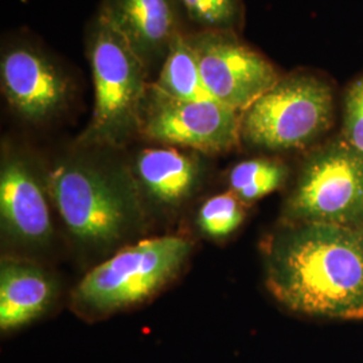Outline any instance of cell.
Instances as JSON below:
<instances>
[{
  "mask_svg": "<svg viewBox=\"0 0 363 363\" xmlns=\"http://www.w3.org/2000/svg\"><path fill=\"white\" fill-rule=\"evenodd\" d=\"M267 286L291 311L363 319V229L292 225L269 247Z\"/></svg>",
  "mask_w": 363,
  "mask_h": 363,
  "instance_id": "6da1fadb",
  "label": "cell"
},
{
  "mask_svg": "<svg viewBox=\"0 0 363 363\" xmlns=\"http://www.w3.org/2000/svg\"><path fill=\"white\" fill-rule=\"evenodd\" d=\"M334 115L333 86L318 76L296 73L280 78L244 111L241 136L271 151L301 150L331 128Z\"/></svg>",
  "mask_w": 363,
  "mask_h": 363,
  "instance_id": "7a4b0ae2",
  "label": "cell"
},
{
  "mask_svg": "<svg viewBox=\"0 0 363 363\" xmlns=\"http://www.w3.org/2000/svg\"><path fill=\"white\" fill-rule=\"evenodd\" d=\"M286 220L363 229V154L342 138L315 150L289 196Z\"/></svg>",
  "mask_w": 363,
  "mask_h": 363,
  "instance_id": "3957f363",
  "label": "cell"
},
{
  "mask_svg": "<svg viewBox=\"0 0 363 363\" xmlns=\"http://www.w3.org/2000/svg\"><path fill=\"white\" fill-rule=\"evenodd\" d=\"M189 252L190 242L177 235L138 242L91 269L79 283L76 298L94 311L136 304L169 281Z\"/></svg>",
  "mask_w": 363,
  "mask_h": 363,
  "instance_id": "277c9868",
  "label": "cell"
},
{
  "mask_svg": "<svg viewBox=\"0 0 363 363\" xmlns=\"http://www.w3.org/2000/svg\"><path fill=\"white\" fill-rule=\"evenodd\" d=\"M94 112L88 138L116 140L139 116L144 93V60L101 15L91 46Z\"/></svg>",
  "mask_w": 363,
  "mask_h": 363,
  "instance_id": "5b68a950",
  "label": "cell"
},
{
  "mask_svg": "<svg viewBox=\"0 0 363 363\" xmlns=\"http://www.w3.org/2000/svg\"><path fill=\"white\" fill-rule=\"evenodd\" d=\"M49 187L66 226L79 240L106 242L123 233L130 205L103 174L85 166L64 164L50 174Z\"/></svg>",
  "mask_w": 363,
  "mask_h": 363,
  "instance_id": "8992f818",
  "label": "cell"
},
{
  "mask_svg": "<svg viewBox=\"0 0 363 363\" xmlns=\"http://www.w3.org/2000/svg\"><path fill=\"white\" fill-rule=\"evenodd\" d=\"M202 81L213 100L235 111H247L280 79L274 66L226 33L190 39Z\"/></svg>",
  "mask_w": 363,
  "mask_h": 363,
  "instance_id": "52a82bcc",
  "label": "cell"
},
{
  "mask_svg": "<svg viewBox=\"0 0 363 363\" xmlns=\"http://www.w3.org/2000/svg\"><path fill=\"white\" fill-rule=\"evenodd\" d=\"M144 132L159 142L205 152H223L238 143L241 117L238 111L216 100H178L155 88Z\"/></svg>",
  "mask_w": 363,
  "mask_h": 363,
  "instance_id": "ba28073f",
  "label": "cell"
},
{
  "mask_svg": "<svg viewBox=\"0 0 363 363\" xmlns=\"http://www.w3.org/2000/svg\"><path fill=\"white\" fill-rule=\"evenodd\" d=\"M1 85L10 104L33 120L50 115L65 100L62 74L30 49H13L3 57Z\"/></svg>",
  "mask_w": 363,
  "mask_h": 363,
  "instance_id": "9c48e42d",
  "label": "cell"
},
{
  "mask_svg": "<svg viewBox=\"0 0 363 363\" xmlns=\"http://www.w3.org/2000/svg\"><path fill=\"white\" fill-rule=\"evenodd\" d=\"M0 211L13 235L34 244L50 238L52 220L45 194L26 166L18 160L7 162L1 169Z\"/></svg>",
  "mask_w": 363,
  "mask_h": 363,
  "instance_id": "30bf717a",
  "label": "cell"
},
{
  "mask_svg": "<svg viewBox=\"0 0 363 363\" xmlns=\"http://www.w3.org/2000/svg\"><path fill=\"white\" fill-rule=\"evenodd\" d=\"M103 13L144 61L175 37L169 0H112Z\"/></svg>",
  "mask_w": 363,
  "mask_h": 363,
  "instance_id": "8fae6325",
  "label": "cell"
},
{
  "mask_svg": "<svg viewBox=\"0 0 363 363\" xmlns=\"http://www.w3.org/2000/svg\"><path fill=\"white\" fill-rule=\"evenodd\" d=\"M54 288L38 268L7 262L0 272V327L19 328L37 319L52 303Z\"/></svg>",
  "mask_w": 363,
  "mask_h": 363,
  "instance_id": "7c38bea8",
  "label": "cell"
},
{
  "mask_svg": "<svg viewBox=\"0 0 363 363\" xmlns=\"http://www.w3.org/2000/svg\"><path fill=\"white\" fill-rule=\"evenodd\" d=\"M138 174L159 201L178 203L193 191L198 167L191 157L177 150L152 148L139 156Z\"/></svg>",
  "mask_w": 363,
  "mask_h": 363,
  "instance_id": "4fadbf2b",
  "label": "cell"
},
{
  "mask_svg": "<svg viewBox=\"0 0 363 363\" xmlns=\"http://www.w3.org/2000/svg\"><path fill=\"white\" fill-rule=\"evenodd\" d=\"M155 88L178 100H213L202 81L198 58L190 39L175 34L169 43V55Z\"/></svg>",
  "mask_w": 363,
  "mask_h": 363,
  "instance_id": "5bb4252c",
  "label": "cell"
},
{
  "mask_svg": "<svg viewBox=\"0 0 363 363\" xmlns=\"http://www.w3.org/2000/svg\"><path fill=\"white\" fill-rule=\"evenodd\" d=\"M286 177L283 163L273 159H250L234 166L229 183L240 201L255 202L277 190Z\"/></svg>",
  "mask_w": 363,
  "mask_h": 363,
  "instance_id": "9a60e30c",
  "label": "cell"
},
{
  "mask_svg": "<svg viewBox=\"0 0 363 363\" xmlns=\"http://www.w3.org/2000/svg\"><path fill=\"white\" fill-rule=\"evenodd\" d=\"M245 218L238 196L218 194L208 199L198 214V225L203 233L213 238H225Z\"/></svg>",
  "mask_w": 363,
  "mask_h": 363,
  "instance_id": "2e32d148",
  "label": "cell"
},
{
  "mask_svg": "<svg viewBox=\"0 0 363 363\" xmlns=\"http://www.w3.org/2000/svg\"><path fill=\"white\" fill-rule=\"evenodd\" d=\"M340 138L363 154V76L355 79L345 94Z\"/></svg>",
  "mask_w": 363,
  "mask_h": 363,
  "instance_id": "e0dca14e",
  "label": "cell"
},
{
  "mask_svg": "<svg viewBox=\"0 0 363 363\" xmlns=\"http://www.w3.org/2000/svg\"><path fill=\"white\" fill-rule=\"evenodd\" d=\"M195 22L208 27L229 26L235 18V0H181Z\"/></svg>",
  "mask_w": 363,
  "mask_h": 363,
  "instance_id": "ac0fdd59",
  "label": "cell"
}]
</instances>
